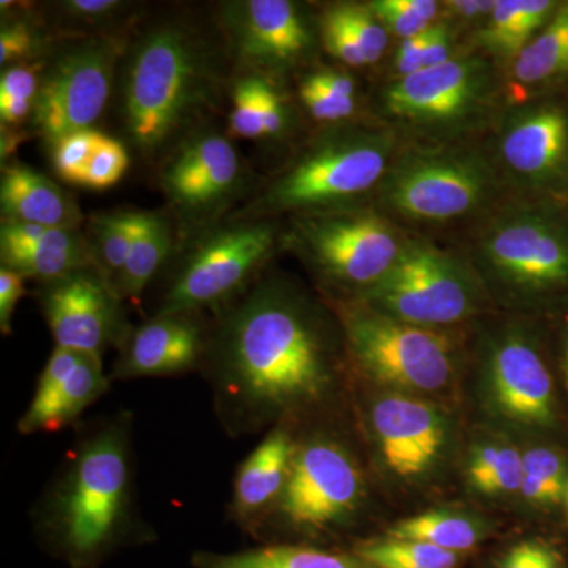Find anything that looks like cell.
I'll return each instance as SVG.
<instances>
[{"instance_id": "6da1fadb", "label": "cell", "mask_w": 568, "mask_h": 568, "mask_svg": "<svg viewBox=\"0 0 568 568\" xmlns=\"http://www.w3.org/2000/svg\"><path fill=\"white\" fill-rule=\"evenodd\" d=\"M342 327L294 283L268 278L227 313L207 347L216 407L233 435L321 405L338 375Z\"/></svg>"}, {"instance_id": "7a4b0ae2", "label": "cell", "mask_w": 568, "mask_h": 568, "mask_svg": "<svg viewBox=\"0 0 568 568\" xmlns=\"http://www.w3.org/2000/svg\"><path fill=\"white\" fill-rule=\"evenodd\" d=\"M37 534L69 568H100L115 552L148 541L134 514L130 422L118 417L78 440L48 489Z\"/></svg>"}, {"instance_id": "3957f363", "label": "cell", "mask_w": 568, "mask_h": 568, "mask_svg": "<svg viewBox=\"0 0 568 568\" xmlns=\"http://www.w3.org/2000/svg\"><path fill=\"white\" fill-rule=\"evenodd\" d=\"M511 196L487 140L403 144L369 204L406 233L454 242Z\"/></svg>"}, {"instance_id": "277c9868", "label": "cell", "mask_w": 568, "mask_h": 568, "mask_svg": "<svg viewBox=\"0 0 568 568\" xmlns=\"http://www.w3.org/2000/svg\"><path fill=\"white\" fill-rule=\"evenodd\" d=\"M506 104L504 70L465 44L443 65L383 82L369 112L403 144L448 145L487 140Z\"/></svg>"}, {"instance_id": "5b68a950", "label": "cell", "mask_w": 568, "mask_h": 568, "mask_svg": "<svg viewBox=\"0 0 568 568\" xmlns=\"http://www.w3.org/2000/svg\"><path fill=\"white\" fill-rule=\"evenodd\" d=\"M452 244L496 306L526 312L568 293L566 203L511 196Z\"/></svg>"}, {"instance_id": "8992f818", "label": "cell", "mask_w": 568, "mask_h": 568, "mask_svg": "<svg viewBox=\"0 0 568 568\" xmlns=\"http://www.w3.org/2000/svg\"><path fill=\"white\" fill-rule=\"evenodd\" d=\"M213 54L181 24H160L140 37L122 77V123L144 156L162 152L215 95Z\"/></svg>"}, {"instance_id": "52a82bcc", "label": "cell", "mask_w": 568, "mask_h": 568, "mask_svg": "<svg viewBox=\"0 0 568 568\" xmlns=\"http://www.w3.org/2000/svg\"><path fill=\"white\" fill-rule=\"evenodd\" d=\"M403 141L379 123L327 126L265 186L253 219L308 215L369 204Z\"/></svg>"}, {"instance_id": "ba28073f", "label": "cell", "mask_w": 568, "mask_h": 568, "mask_svg": "<svg viewBox=\"0 0 568 568\" xmlns=\"http://www.w3.org/2000/svg\"><path fill=\"white\" fill-rule=\"evenodd\" d=\"M342 327L347 361L386 390L428 396L455 383L465 357V332L403 323L358 298L327 297Z\"/></svg>"}, {"instance_id": "9c48e42d", "label": "cell", "mask_w": 568, "mask_h": 568, "mask_svg": "<svg viewBox=\"0 0 568 568\" xmlns=\"http://www.w3.org/2000/svg\"><path fill=\"white\" fill-rule=\"evenodd\" d=\"M358 301L403 323L457 331L496 305L458 245L410 234L392 271Z\"/></svg>"}, {"instance_id": "30bf717a", "label": "cell", "mask_w": 568, "mask_h": 568, "mask_svg": "<svg viewBox=\"0 0 568 568\" xmlns=\"http://www.w3.org/2000/svg\"><path fill=\"white\" fill-rule=\"evenodd\" d=\"M409 237L372 204H361L293 216L282 246L327 287L328 297L358 298L392 271Z\"/></svg>"}, {"instance_id": "8fae6325", "label": "cell", "mask_w": 568, "mask_h": 568, "mask_svg": "<svg viewBox=\"0 0 568 568\" xmlns=\"http://www.w3.org/2000/svg\"><path fill=\"white\" fill-rule=\"evenodd\" d=\"M365 497L364 473L349 448L334 436L308 437L298 444L282 499L257 537L274 529L287 537L284 544L325 547L354 525Z\"/></svg>"}, {"instance_id": "7c38bea8", "label": "cell", "mask_w": 568, "mask_h": 568, "mask_svg": "<svg viewBox=\"0 0 568 568\" xmlns=\"http://www.w3.org/2000/svg\"><path fill=\"white\" fill-rule=\"evenodd\" d=\"M480 394L488 414L526 432H547L559 420L555 381L540 332L521 316L496 321L480 334Z\"/></svg>"}, {"instance_id": "4fadbf2b", "label": "cell", "mask_w": 568, "mask_h": 568, "mask_svg": "<svg viewBox=\"0 0 568 568\" xmlns=\"http://www.w3.org/2000/svg\"><path fill=\"white\" fill-rule=\"evenodd\" d=\"M487 144L515 196L567 203V97L551 91L507 102Z\"/></svg>"}, {"instance_id": "5bb4252c", "label": "cell", "mask_w": 568, "mask_h": 568, "mask_svg": "<svg viewBox=\"0 0 568 568\" xmlns=\"http://www.w3.org/2000/svg\"><path fill=\"white\" fill-rule=\"evenodd\" d=\"M282 234L274 220L252 219L207 235L186 256L159 315H194L242 293L282 246Z\"/></svg>"}, {"instance_id": "9a60e30c", "label": "cell", "mask_w": 568, "mask_h": 568, "mask_svg": "<svg viewBox=\"0 0 568 568\" xmlns=\"http://www.w3.org/2000/svg\"><path fill=\"white\" fill-rule=\"evenodd\" d=\"M123 50L121 37H89L63 48L44 69L32 121L51 145L102 118Z\"/></svg>"}, {"instance_id": "2e32d148", "label": "cell", "mask_w": 568, "mask_h": 568, "mask_svg": "<svg viewBox=\"0 0 568 568\" xmlns=\"http://www.w3.org/2000/svg\"><path fill=\"white\" fill-rule=\"evenodd\" d=\"M366 425L381 463L405 484H426L450 457L454 424L426 396L384 388L369 403Z\"/></svg>"}, {"instance_id": "e0dca14e", "label": "cell", "mask_w": 568, "mask_h": 568, "mask_svg": "<svg viewBox=\"0 0 568 568\" xmlns=\"http://www.w3.org/2000/svg\"><path fill=\"white\" fill-rule=\"evenodd\" d=\"M222 24L235 58L271 80L312 61L321 40L317 21L291 0L223 3Z\"/></svg>"}, {"instance_id": "ac0fdd59", "label": "cell", "mask_w": 568, "mask_h": 568, "mask_svg": "<svg viewBox=\"0 0 568 568\" xmlns=\"http://www.w3.org/2000/svg\"><path fill=\"white\" fill-rule=\"evenodd\" d=\"M121 295L95 267L47 283L41 304L55 347L95 354L125 342Z\"/></svg>"}, {"instance_id": "d6986e66", "label": "cell", "mask_w": 568, "mask_h": 568, "mask_svg": "<svg viewBox=\"0 0 568 568\" xmlns=\"http://www.w3.org/2000/svg\"><path fill=\"white\" fill-rule=\"evenodd\" d=\"M110 379L100 355L54 347L31 405L18 422L21 435L59 433L77 422L88 407L106 394Z\"/></svg>"}, {"instance_id": "ffe728a7", "label": "cell", "mask_w": 568, "mask_h": 568, "mask_svg": "<svg viewBox=\"0 0 568 568\" xmlns=\"http://www.w3.org/2000/svg\"><path fill=\"white\" fill-rule=\"evenodd\" d=\"M242 179L241 156L233 142L203 133L185 142L163 168L162 189L182 215H209L234 194Z\"/></svg>"}, {"instance_id": "44dd1931", "label": "cell", "mask_w": 568, "mask_h": 568, "mask_svg": "<svg viewBox=\"0 0 568 568\" xmlns=\"http://www.w3.org/2000/svg\"><path fill=\"white\" fill-rule=\"evenodd\" d=\"M209 342L193 315H156L130 331L112 376L162 377L192 372L207 355Z\"/></svg>"}, {"instance_id": "7402d4cb", "label": "cell", "mask_w": 568, "mask_h": 568, "mask_svg": "<svg viewBox=\"0 0 568 568\" xmlns=\"http://www.w3.org/2000/svg\"><path fill=\"white\" fill-rule=\"evenodd\" d=\"M298 443L286 426H275L239 466L231 514L239 528L260 536L274 514L293 466Z\"/></svg>"}, {"instance_id": "603a6c76", "label": "cell", "mask_w": 568, "mask_h": 568, "mask_svg": "<svg viewBox=\"0 0 568 568\" xmlns=\"http://www.w3.org/2000/svg\"><path fill=\"white\" fill-rule=\"evenodd\" d=\"M2 267L44 284L95 267L93 250L78 230L2 222Z\"/></svg>"}, {"instance_id": "cb8c5ba5", "label": "cell", "mask_w": 568, "mask_h": 568, "mask_svg": "<svg viewBox=\"0 0 568 568\" xmlns=\"http://www.w3.org/2000/svg\"><path fill=\"white\" fill-rule=\"evenodd\" d=\"M0 207L2 222L54 230H78L82 222L77 201L62 186L20 163L3 168Z\"/></svg>"}, {"instance_id": "d4e9b609", "label": "cell", "mask_w": 568, "mask_h": 568, "mask_svg": "<svg viewBox=\"0 0 568 568\" xmlns=\"http://www.w3.org/2000/svg\"><path fill=\"white\" fill-rule=\"evenodd\" d=\"M507 102L555 91L568 78V2H560L551 21L504 70Z\"/></svg>"}, {"instance_id": "484cf974", "label": "cell", "mask_w": 568, "mask_h": 568, "mask_svg": "<svg viewBox=\"0 0 568 568\" xmlns=\"http://www.w3.org/2000/svg\"><path fill=\"white\" fill-rule=\"evenodd\" d=\"M559 6L555 0H496L488 20L466 44L506 70L551 21Z\"/></svg>"}, {"instance_id": "4316f807", "label": "cell", "mask_w": 568, "mask_h": 568, "mask_svg": "<svg viewBox=\"0 0 568 568\" xmlns=\"http://www.w3.org/2000/svg\"><path fill=\"white\" fill-rule=\"evenodd\" d=\"M194 568H375L353 549L306 544H264L237 552L196 551Z\"/></svg>"}, {"instance_id": "83f0119b", "label": "cell", "mask_w": 568, "mask_h": 568, "mask_svg": "<svg viewBox=\"0 0 568 568\" xmlns=\"http://www.w3.org/2000/svg\"><path fill=\"white\" fill-rule=\"evenodd\" d=\"M383 536L396 540L422 541L470 558L489 541L493 530L484 519L463 511L429 510L416 517L399 519Z\"/></svg>"}, {"instance_id": "f1b7e54d", "label": "cell", "mask_w": 568, "mask_h": 568, "mask_svg": "<svg viewBox=\"0 0 568 568\" xmlns=\"http://www.w3.org/2000/svg\"><path fill=\"white\" fill-rule=\"evenodd\" d=\"M171 252V231L162 216L134 212L132 248L121 276L114 284L121 298L140 301L148 284Z\"/></svg>"}, {"instance_id": "f546056e", "label": "cell", "mask_w": 568, "mask_h": 568, "mask_svg": "<svg viewBox=\"0 0 568 568\" xmlns=\"http://www.w3.org/2000/svg\"><path fill=\"white\" fill-rule=\"evenodd\" d=\"M523 450L500 437H481L470 447L466 480L476 495L510 497L519 495Z\"/></svg>"}, {"instance_id": "4dcf8cb0", "label": "cell", "mask_w": 568, "mask_h": 568, "mask_svg": "<svg viewBox=\"0 0 568 568\" xmlns=\"http://www.w3.org/2000/svg\"><path fill=\"white\" fill-rule=\"evenodd\" d=\"M351 549L375 568H465L469 560L422 541L384 536L357 541Z\"/></svg>"}, {"instance_id": "1f68e13d", "label": "cell", "mask_w": 568, "mask_h": 568, "mask_svg": "<svg viewBox=\"0 0 568 568\" xmlns=\"http://www.w3.org/2000/svg\"><path fill=\"white\" fill-rule=\"evenodd\" d=\"M567 463L555 448L534 446L523 450L519 496L536 510H551L566 500Z\"/></svg>"}, {"instance_id": "d6a6232c", "label": "cell", "mask_w": 568, "mask_h": 568, "mask_svg": "<svg viewBox=\"0 0 568 568\" xmlns=\"http://www.w3.org/2000/svg\"><path fill=\"white\" fill-rule=\"evenodd\" d=\"M93 227L97 239V271L114 287L132 248L134 212L100 216L93 222Z\"/></svg>"}, {"instance_id": "836d02e7", "label": "cell", "mask_w": 568, "mask_h": 568, "mask_svg": "<svg viewBox=\"0 0 568 568\" xmlns=\"http://www.w3.org/2000/svg\"><path fill=\"white\" fill-rule=\"evenodd\" d=\"M375 11L390 36L399 41L420 36L439 21L443 2L436 0H372Z\"/></svg>"}, {"instance_id": "e575fe53", "label": "cell", "mask_w": 568, "mask_h": 568, "mask_svg": "<svg viewBox=\"0 0 568 568\" xmlns=\"http://www.w3.org/2000/svg\"><path fill=\"white\" fill-rule=\"evenodd\" d=\"M487 568H568V549L548 537H521L496 551Z\"/></svg>"}, {"instance_id": "d590c367", "label": "cell", "mask_w": 568, "mask_h": 568, "mask_svg": "<svg viewBox=\"0 0 568 568\" xmlns=\"http://www.w3.org/2000/svg\"><path fill=\"white\" fill-rule=\"evenodd\" d=\"M338 9L361 44L368 65L383 61L390 47V32L376 17L375 11L369 9L368 3L357 2L338 3Z\"/></svg>"}, {"instance_id": "8d00e7d4", "label": "cell", "mask_w": 568, "mask_h": 568, "mask_svg": "<svg viewBox=\"0 0 568 568\" xmlns=\"http://www.w3.org/2000/svg\"><path fill=\"white\" fill-rule=\"evenodd\" d=\"M261 74H246L234 84L230 132L242 140H264L260 99Z\"/></svg>"}, {"instance_id": "74e56055", "label": "cell", "mask_w": 568, "mask_h": 568, "mask_svg": "<svg viewBox=\"0 0 568 568\" xmlns=\"http://www.w3.org/2000/svg\"><path fill=\"white\" fill-rule=\"evenodd\" d=\"M317 24H320L321 44L332 58L351 69L368 67L364 51L343 18L338 3H334L323 11Z\"/></svg>"}, {"instance_id": "f35d334b", "label": "cell", "mask_w": 568, "mask_h": 568, "mask_svg": "<svg viewBox=\"0 0 568 568\" xmlns=\"http://www.w3.org/2000/svg\"><path fill=\"white\" fill-rule=\"evenodd\" d=\"M298 99L310 118L323 123L325 129L351 122L349 119H353L357 111V103L346 102L336 97L313 77L312 71L298 82Z\"/></svg>"}, {"instance_id": "ab89813d", "label": "cell", "mask_w": 568, "mask_h": 568, "mask_svg": "<svg viewBox=\"0 0 568 568\" xmlns=\"http://www.w3.org/2000/svg\"><path fill=\"white\" fill-rule=\"evenodd\" d=\"M102 133L95 130L71 133L52 145V163L59 178L71 185H81Z\"/></svg>"}, {"instance_id": "60d3db41", "label": "cell", "mask_w": 568, "mask_h": 568, "mask_svg": "<svg viewBox=\"0 0 568 568\" xmlns=\"http://www.w3.org/2000/svg\"><path fill=\"white\" fill-rule=\"evenodd\" d=\"M130 156L121 142L102 134V140L92 153L91 162L85 168L81 186L92 190H106L121 181L129 170Z\"/></svg>"}, {"instance_id": "b9f144b4", "label": "cell", "mask_w": 568, "mask_h": 568, "mask_svg": "<svg viewBox=\"0 0 568 568\" xmlns=\"http://www.w3.org/2000/svg\"><path fill=\"white\" fill-rule=\"evenodd\" d=\"M260 99L265 138L283 140L293 132V108L286 102L283 93L276 89L274 80L271 78L261 77Z\"/></svg>"}, {"instance_id": "7bdbcfd3", "label": "cell", "mask_w": 568, "mask_h": 568, "mask_svg": "<svg viewBox=\"0 0 568 568\" xmlns=\"http://www.w3.org/2000/svg\"><path fill=\"white\" fill-rule=\"evenodd\" d=\"M40 48V40L32 26L24 21L9 22L0 31V65H18L32 58Z\"/></svg>"}, {"instance_id": "ee69618b", "label": "cell", "mask_w": 568, "mask_h": 568, "mask_svg": "<svg viewBox=\"0 0 568 568\" xmlns=\"http://www.w3.org/2000/svg\"><path fill=\"white\" fill-rule=\"evenodd\" d=\"M496 0H450L443 2L439 20L447 21L459 33L469 32V39L484 26L495 10Z\"/></svg>"}, {"instance_id": "f6af8a7d", "label": "cell", "mask_w": 568, "mask_h": 568, "mask_svg": "<svg viewBox=\"0 0 568 568\" xmlns=\"http://www.w3.org/2000/svg\"><path fill=\"white\" fill-rule=\"evenodd\" d=\"M40 67L29 63L7 67L0 77V102L31 100L36 102L40 89Z\"/></svg>"}, {"instance_id": "bcb514c9", "label": "cell", "mask_w": 568, "mask_h": 568, "mask_svg": "<svg viewBox=\"0 0 568 568\" xmlns=\"http://www.w3.org/2000/svg\"><path fill=\"white\" fill-rule=\"evenodd\" d=\"M26 278L10 268H0V328L3 335L11 334V317L26 295Z\"/></svg>"}, {"instance_id": "7dc6e473", "label": "cell", "mask_w": 568, "mask_h": 568, "mask_svg": "<svg viewBox=\"0 0 568 568\" xmlns=\"http://www.w3.org/2000/svg\"><path fill=\"white\" fill-rule=\"evenodd\" d=\"M426 32V31H425ZM425 32L420 36L398 41L392 58V71L388 80L410 77L424 70Z\"/></svg>"}, {"instance_id": "c3c4849f", "label": "cell", "mask_w": 568, "mask_h": 568, "mask_svg": "<svg viewBox=\"0 0 568 568\" xmlns=\"http://www.w3.org/2000/svg\"><path fill=\"white\" fill-rule=\"evenodd\" d=\"M129 6L130 3L119 0H70L61 3L62 10L69 17L88 22L111 20Z\"/></svg>"}, {"instance_id": "681fc988", "label": "cell", "mask_w": 568, "mask_h": 568, "mask_svg": "<svg viewBox=\"0 0 568 568\" xmlns=\"http://www.w3.org/2000/svg\"><path fill=\"white\" fill-rule=\"evenodd\" d=\"M562 372L564 376H566L567 386H568V331L566 336H564L562 342Z\"/></svg>"}, {"instance_id": "f907efd6", "label": "cell", "mask_w": 568, "mask_h": 568, "mask_svg": "<svg viewBox=\"0 0 568 568\" xmlns=\"http://www.w3.org/2000/svg\"><path fill=\"white\" fill-rule=\"evenodd\" d=\"M566 504H567V508H568V488H567Z\"/></svg>"}]
</instances>
